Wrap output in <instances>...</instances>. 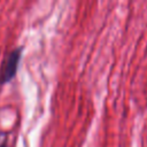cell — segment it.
Instances as JSON below:
<instances>
[{"label": "cell", "mask_w": 147, "mask_h": 147, "mask_svg": "<svg viewBox=\"0 0 147 147\" xmlns=\"http://www.w3.org/2000/svg\"><path fill=\"white\" fill-rule=\"evenodd\" d=\"M22 51H23V47L14 48L3 59L1 68H0V84H5L9 82L15 76L17 71L18 62L22 55Z\"/></svg>", "instance_id": "6da1fadb"}]
</instances>
